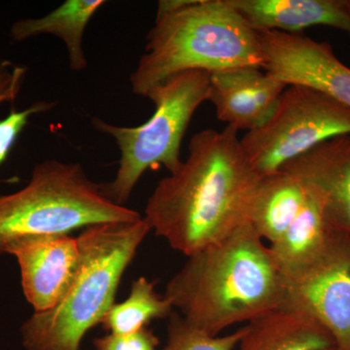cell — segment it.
Returning <instances> with one entry per match:
<instances>
[{
	"label": "cell",
	"instance_id": "obj_1",
	"mask_svg": "<svg viewBox=\"0 0 350 350\" xmlns=\"http://www.w3.org/2000/svg\"><path fill=\"white\" fill-rule=\"evenodd\" d=\"M260 179L239 131L206 129L193 135L187 159L154 189L144 218L172 250L191 256L248 222Z\"/></svg>",
	"mask_w": 350,
	"mask_h": 350
},
{
	"label": "cell",
	"instance_id": "obj_2",
	"mask_svg": "<svg viewBox=\"0 0 350 350\" xmlns=\"http://www.w3.org/2000/svg\"><path fill=\"white\" fill-rule=\"evenodd\" d=\"M165 298L190 325L218 336L282 304V276L250 222L188 257Z\"/></svg>",
	"mask_w": 350,
	"mask_h": 350
},
{
	"label": "cell",
	"instance_id": "obj_3",
	"mask_svg": "<svg viewBox=\"0 0 350 350\" xmlns=\"http://www.w3.org/2000/svg\"><path fill=\"white\" fill-rule=\"evenodd\" d=\"M262 62L257 32L230 0H189L177 10L156 16L144 54L131 75V92L146 98L157 86L184 71L262 68Z\"/></svg>",
	"mask_w": 350,
	"mask_h": 350
},
{
	"label": "cell",
	"instance_id": "obj_4",
	"mask_svg": "<svg viewBox=\"0 0 350 350\" xmlns=\"http://www.w3.org/2000/svg\"><path fill=\"white\" fill-rule=\"evenodd\" d=\"M151 231L144 217L86 228L77 238L79 266L64 298L21 327L25 349L80 350L88 332L114 305L120 280Z\"/></svg>",
	"mask_w": 350,
	"mask_h": 350
},
{
	"label": "cell",
	"instance_id": "obj_5",
	"mask_svg": "<svg viewBox=\"0 0 350 350\" xmlns=\"http://www.w3.org/2000/svg\"><path fill=\"white\" fill-rule=\"evenodd\" d=\"M142 216L119 206L76 163L46 160L32 170L27 186L0 196V256L27 237L68 234L105 223L135 222Z\"/></svg>",
	"mask_w": 350,
	"mask_h": 350
},
{
	"label": "cell",
	"instance_id": "obj_6",
	"mask_svg": "<svg viewBox=\"0 0 350 350\" xmlns=\"http://www.w3.org/2000/svg\"><path fill=\"white\" fill-rule=\"evenodd\" d=\"M211 75L206 71L178 73L152 90L146 98L155 111L137 126H121L92 118L96 131L110 135L121 157L115 178L103 184L115 204L125 206L145 172L163 167L170 174L181 165V144L191 120L202 103L208 100Z\"/></svg>",
	"mask_w": 350,
	"mask_h": 350
},
{
	"label": "cell",
	"instance_id": "obj_7",
	"mask_svg": "<svg viewBox=\"0 0 350 350\" xmlns=\"http://www.w3.org/2000/svg\"><path fill=\"white\" fill-rule=\"evenodd\" d=\"M350 135V108L303 86H287L264 125L241 138L252 169L273 174L289 161L340 135Z\"/></svg>",
	"mask_w": 350,
	"mask_h": 350
},
{
	"label": "cell",
	"instance_id": "obj_8",
	"mask_svg": "<svg viewBox=\"0 0 350 350\" xmlns=\"http://www.w3.org/2000/svg\"><path fill=\"white\" fill-rule=\"evenodd\" d=\"M282 306L306 313L338 350H350V234L338 230L312 262L282 276Z\"/></svg>",
	"mask_w": 350,
	"mask_h": 350
},
{
	"label": "cell",
	"instance_id": "obj_9",
	"mask_svg": "<svg viewBox=\"0 0 350 350\" xmlns=\"http://www.w3.org/2000/svg\"><path fill=\"white\" fill-rule=\"evenodd\" d=\"M256 32L266 72L287 86L310 88L350 108V68L338 59L330 44L303 33Z\"/></svg>",
	"mask_w": 350,
	"mask_h": 350
},
{
	"label": "cell",
	"instance_id": "obj_10",
	"mask_svg": "<svg viewBox=\"0 0 350 350\" xmlns=\"http://www.w3.org/2000/svg\"><path fill=\"white\" fill-rule=\"evenodd\" d=\"M6 254L17 259L23 291L34 312H47L61 301L80 261L77 239L68 234L19 239L9 244Z\"/></svg>",
	"mask_w": 350,
	"mask_h": 350
},
{
	"label": "cell",
	"instance_id": "obj_11",
	"mask_svg": "<svg viewBox=\"0 0 350 350\" xmlns=\"http://www.w3.org/2000/svg\"><path fill=\"white\" fill-rule=\"evenodd\" d=\"M209 75L208 100L216 116L237 131L248 133L264 125L287 87L259 66H239Z\"/></svg>",
	"mask_w": 350,
	"mask_h": 350
},
{
	"label": "cell",
	"instance_id": "obj_12",
	"mask_svg": "<svg viewBox=\"0 0 350 350\" xmlns=\"http://www.w3.org/2000/svg\"><path fill=\"white\" fill-rule=\"evenodd\" d=\"M280 170L312 188L332 224L350 234V135L321 142Z\"/></svg>",
	"mask_w": 350,
	"mask_h": 350
},
{
	"label": "cell",
	"instance_id": "obj_13",
	"mask_svg": "<svg viewBox=\"0 0 350 350\" xmlns=\"http://www.w3.org/2000/svg\"><path fill=\"white\" fill-rule=\"evenodd\" d=\"M255 31L301 33L308 27L324 25L350 36L347 0H230Z\"/></svg>",
	"mask_w": 350,
	"mask_h": 350
},
{
	"label": "cell",
	"instance_id": "obj_14",
	"mask_svg": "<svg viewBox=\"0 0 350 350\" xmlns=\"http://www.w3.org/2000/svg\"><path fill=\"white\" fill-rule=\"evenodd\" d=\"M234 350H328L330 334L306 313L280 306L243 326Z\"/></svg>",
	"mask_w": 350,
	"mask_h": 350
},
{
	"label": "cell",
	"instance_id": "obj_15",
	"mask_svg": "<svg viewBox=\"0 0 350 350\" xmlns=\"http://www.w3.org/2000/svg\"><path fill=\"white\" fill-rule=\"evenodd\" d=\"M304 186L306 200L300 213L287 231L269 245L271 258L282 276L291 275L312 262L338 230L332 224L319 196L312 188Z\"/></svg>",
	"mask_w": 350,
	"mask_h": 350
},
{
	"label": "cell",
	"instance_id": "obj_16",
	"mask_svg": "<svg viewBox=\"0 0 350 350\" xmlns=\"http://www.w3.org/2000/svg\"><path fill=\"white\" fill-rule=\"evenodd\" d=\"M105 0H66L62 5L36 19H22L14 23L11 38L25 41L49 34L64 41L68 55L69 68L73 71L87 68L83 38L90 21L105 5Z\"/></svg>",
	"mask_w": 350,
	"mask_h": 350
},
{
	"label": "cell",
	"instance_id": "obj_17",
	"mask_svg": "<svg viewBox=\"0 0 350 350\" xmlns=\"http://www.w3.org/2000/svg\"><path fill=\"white\" fill-rule=\"evenodd\" d=\"M306 200V188L286 172L261 177L248 211V222L262 241L275 243L287 231Z\"/></svg>",
	"mask_w": 350,
	"mask_h": 350
},
{
	"label": "cell",
	"instance_id": "obj_18",
	"mask_svg": "<svg viewBox=\"0 0 350 350\" xmlns=\"http://www.w3.org/2000/svg\"><path fill=\"white\" fill-rule=\"evenodd\" d=\"M174 312V306L165 296L155 291L154 282L137 278L131 284L130 296L114 304L103 317V328L109 334L128 335L147 328L152 320L165 319Z\"/></svg>",
	"mask_w": 350,
	"mask_h": 350
},
{
	"label": "cell",
	"instance_id": "obj_19",
	"mask_svg": "<svg viewBox=\"0 0 350 350\" xmlns=\"http://www.w3.org/2000/svg\"><path fill=\"white\" fill-rule=\"evenodd\" d=\"M27 75V66L9 61L0 63V107L3 103H15L24 86ZM56 105V101L38 100L21 111L13 107L8 116L0 119V165L8 158L29 119L33 115L51 111Z\"/></svg>",
	"mask_w": 350,
	"mask_h": 350
},
{
	"label": "cell",
	"instance_id": "obj_20",
	"mask_svg": "<svg viewBox=\"0 0 350 350\" xmlns=\"http://www.w3.org/2000/svg\"><path fill=\"white\" fill-rule=\"evenodd\" d=\"M244 328L223 336H211L190 325L180 314L170 315L167 338L161 350H234Z\"/></svg>",
	"mask_w": 350,
	"mask_h": 350
},
{
	"label": "cell",
	"instance_id": "obj_21",
	"mask_svg": "<svg viewBox=\"0 0 350 350\" xmlns=\"http://www.w3.org/2000/svg\"><path fill=\"white\" fill-rule=\"evenodd\" d=\"M160 340L151 329H142L128 335L108 334L94 340V350H159Z\"/></svg>",
	"mask_w": 350,
	"mask_h": 350
},
{
	"label": "cell",
	"instance_id": "obj_22",
	"mask_svg": "<svg viewBox=\"0 0 350 350\" xmlns=\"http://www.w3.org/2000/svg\"><path fill=\"white\" fill-rule=\"evenodd\" d=\"M328 350H338V349H337V347H333V349H328Z\"/></svg>",
	"mask_w": 350,
	"mask_h": 350
},
{
	"label": "cell",
	"instance_id": "obj_23",
	"mask_svg": "<svg viewBox=\"0 0 350 350\" xmlns=\"http://www.w3.org/2000/svg\"><path fill=\"white\" fill-rule=\"evenodd\" d=\"M347 3H349V9H350V0H347Z\"/></svg>",
	"mask_w": 350,
	"mask_h": 350
}]
</instances>
